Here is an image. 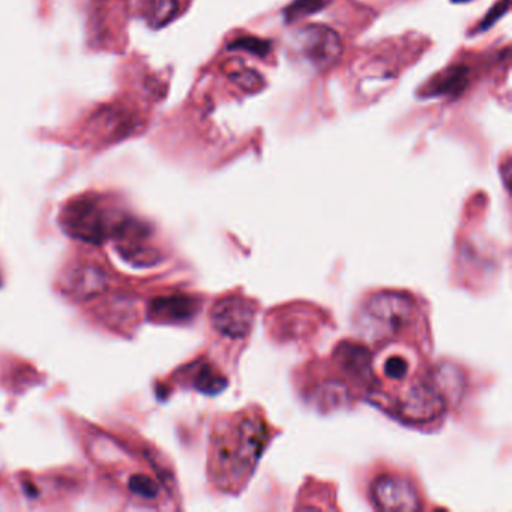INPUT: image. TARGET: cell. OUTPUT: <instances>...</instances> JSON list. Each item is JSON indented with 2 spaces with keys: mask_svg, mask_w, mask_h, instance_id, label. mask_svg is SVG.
Instances as JSON below:
<instances>
[{
  "mask_svg": "<svg viewBox=\"0 0 512 512\" xmlns=\"http://www.w3.org/2000/svg\"><path fill=\"white\" fill-rule=\"evenodd\" d=\"M289 44L299 59L317 71L328 70L343 56L340 35L328 26H302L290 34Z\"/></svg>",
  "mask_w": 512,
  "mask_h": 512,
  "instance_id": "obj_5",
  "label": "cell"
},
{
  "mask_svg": "<svg viewBox=\"0 0 512 512\" xmlns=\"http://www.w3.org/2000/svg\"><path fill=\"white\" fill-rule=\"evenodd\" d=\"M199 308V299L193 296H158L149 305V319L157 323L188 322L196 316Z\"/></svg>",
  "mask_w": 512,
  "mask_h": 512,
  "instance_id": "obj_8",
  "label": "cell"
},
{
  "mask_svg": "<svg viewBox=\"0 0 512 512\" xmlns=\"http://www.w3.org/2000/svg\"><path fill=\"white\" fill-rule=\"evenodd\" d=\"M332 0H295L290 7L284 11L287 22L292 23L304 17L313 16L317 11L325 10Z\"/></svg>",
  "mask_w": 512,
  "mask_h": 512,
  "instance_id": "obj_14",
  "label": "cell"
},
{
  "mask_svg": "<svg viewBox=\"0 0 512 512\" xmlns=\"http://www.w3.org/2000/svg\"><path fill=\"white\" fill-rule=\"evenodd\" d=\"M371 499L382 511L412 512L422 509L418 490L404 476H379L371 485Z\"/></svg>",
  "mask_w": 512,
  "mask_h": 512,
  "instance_id": "obj_7",
  "label": "cell"
},
{
  "mask_svg": "<svg viewBox=\"0 0 512 512\" xmlns=\"http://www.w3.org/2000/svg\"><path fill=\"white\" fill-rule=\"evenodd\" d=\"M68 293L74 298L88 299L97 298L101 293L106 292L109 287V278L103 269L95 265L76 266L67 278Z\"/></svg>",
  "mask_w": 512,
  "mask_h": 512,
  "instance_id": "obj_9",
  "label": "cell"
},
{
  "mask_svg": "<svg viewBox=\"0 0 512 512\" xmlns=\"http://www.w3.org/2000/svg\"><path fill=\"white\" fill-rule=\"evenodd\" d=\"M268 442V424L253 410L221 419L212 431L209 452V469L215 484L226 491L244 487Z\"/></svg>",
  "mask_w": 512,
  "mask_h": 512,
  "instance_id": "obj_1",
  "label": "cell"
},
{
  "mask_svg": "<svg viewBox=\"0 0 512 512\" xmlns=\"http://www.w3.org/2000/svg\"><path fill=\"white\" fill-rule=\"evenodd\" d=\"M233 80L238 83L239 88L245 89L248 92L257 91L260 88V82H262L259 74L251 70L239 71Z\"/></svg>",
  "mask_w": 512,
  "mask_h": 512,
  "instance_id": "obj_17",
  "label": "cell"
},
{
  "mask_svg": "<svg viewBox=\"0 0 512 512\" xmlns=\"http://www.w3.org/2000/svg\"><path fill=\"white\" fill-rule=\"evenodd\" d=\"M467 85V70L463 67L452 68L448 73H443L439 77L433 88V95H446V97H454L460 94Z\"/></svg>",
  "mask_w": 512,
  "mask_h": 512,
  "instance_id": "obj_13",
  "label": "cell"
},
{
  "mask_svg": "<svg viewBox=\"0 0 512 512\" xmlns=\"http://www.w3.org/2000/svg\"><path fill=\"white\" fill-rule=\"evenodd\" d=\"M128 488L134 496L145 500H155L160 494V484L152 476L145 475V473H137V475L131 476L130 481H128Z\"/></svg>",
  "mask_w": 512,
  "mask_h": 512,
  "instance_id": "obj_15",
  "label": "cell"
},
{
  "mask_svg": "<svg viewBox=\"0 0 512 512\" xmlns=\"http://www.w3.org/2000/svg\"><path fill=\"white\" fill-rule=\"evenodd\" d=\"M455 2H469V0H455Z\"/></svg>",
  "mask_w": 512,
  "mask_h": 512,
  "instance_id": "obj_19",
  "label": "cell"
},
{
  "mask_svg": "<svg viewBox=\"0 0 512 512\" xmlns=\"http://www.w3.org/2000/svg\"><path fill=\"white\" fill-rule=\"evenodd\" d=\"M178 13V0H145L142 4L143 17L154 28H163L172 22Z\"/></svg>",
  "mask_w": 512,
  "mask_h": 512,
  "instance_id": "obj_12",
  "label": "cell"
},
{
  "mask_svg": "<svg viewBox=\"0 0 512 512\" xmlns=\"http://www.w3.org/2000/svg\"><path fill=\"white\" fill-rule=\"evenodd\" d=\"M413 373V358L397 350H389L380 359V379L394 383L400 388L401 383L410 380Z\"/></svg>",
  "mask_w": 512,
  "mask_h": 512,
  "instance_id": "obj_10",
  "label": "cell"
},
{
  "mask_svg": "<svg viewBox=\"0 0 512 512\" xmlns=\"http://www.w3.org/2000/svg\"><path fill=\"white\" fill-rule=\"evenodd\" d=\"M191 385L203 394H218L227 386L226 377L208 362H197L191 368Z\"/></svg>",
  "mask_w": 512,
  "mask_h": 512,
  "instance_id": "obj_11",
  "label": "cell"
},
{
  "mask_svg": "<svg viewBox=\"0 0 512 512\" xmlns=\"http://www.w3.org/2000/svg\"><path fill=\"white\" fill-rule=\"evenodd\" d=\"M509 8V0H503V2H500L499 5H497L496 8H494L493 11H491L490 14H488L487 19L484 20V22L481 23V29H487L490 28V25H493L494 22H496L499 17L503 16V13H506Z\"/></svg>",
  "mask_w": 512,
  "mask_h": 512,
  "instance_id": "obj_18",
  "label": "cell"
},
{
  "mask_svg": "<svg viewBox=\"0 0 512 512\" xmlns=\"http://www.w3.org/2000/svg\"><path fill=\"white\" fill-rule=\"evenodd\" d=\"M121 218L110 211L106 200L98 196H83L71 200L61 214L62 229L71 238L88 244H103L115 232Z\"/></svg>",
  "mask_w": 512,
  "mask_h": 512,
  "instance_id": "obj_3",
  "label": "cell"
},
{
  "mask_svg": "<svg viewBox=\"0 0 512 512\" xmlns=\"http://www.w3.org/2000/svg\"><path fill=\"white\" fill-rule=\"evenodd\" d=\"M230 50H244V52L254 53L257 56H265L269 52V44L266 41L256 40V38H242L230 44Z\"/></svg>",
  "mask_w": 512,
  "mask_h": 512,
  "instance_id": "obj_16",
  "label": "cell"
},
{
  "mask_svg": "<svg viewBox=\"0 0 512 512\" xmlns=\"http://www.w3.org/2000/svg\"><path fill=\"white\" fill-rule=\"evenodd\" d=\"M257 308L244 296H226L212 307L211 325L229 340H244L253 331Z\"/></svg>",
  "mask_w": 512,
  "mask_h": 512,
  "instance_id": "obj_6",
  "label": "cell"
},
{
  "mask_svg": "<svg viewBox=\"0 0 512 512\" xmlns=\"http://www.w3.org/2000/svg\"><path fill=\"white\" fill-rule=\"evenodd\" d=\"M416 305L410 296L398 292H380L371 296L364 308L362 326L373 340H385L403 332L415 319Z\"/></svg>",
  "mask_w": 512,
  "mask_h": 512,
  "instance_id": "obj_4",
  "label": "cell"
},
{
  "mask_svg": "<svg viewBox=\"0 0 512 512\" xmlns=\"http://www.w3.org/2000/svg\"><path fill=\"white\" fill-rule=\"evenodd\" d=\"M448 401L436 373H430L407 380L391 398V406L407 424L424 425L442 416Z\"/></svg>",
  "mask_w": 512,
  "mask_h": 512,
  "instance_id": "obj_2",
  "label": "cell"
}]
</instances>
